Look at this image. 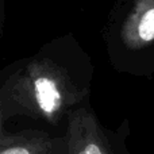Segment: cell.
Returning a JSON list of instances; mask_svg holds the SVG:
<instances>
[{"label": "cell", "instance_id": "3", "mask_svg": "<svg viewBox=\"0 0 154 154\" xmlns=\"http://www.w3.org/2000/svg\"><path fill=\"white\" fill-rule=\"evenodd\" d=\"M125 48L142 50L154 43V0H131L119 26Z\"/></svg>", "mask_w": 154, "mask_h": 154}, {"label": "cell", "instance_id": "5", "mask_svg": "<svg viewBox=\"0 0 154 154\" xmlns=\"http://www.w3.org/2000/svg\"><path fill=\"white\" fill-rule=\"evenodd\" d=\"M4 116H3V111H2V106H0V138L4 134V130H3V123H4Z\"/></svg>", "mask_w": 154, "mask_h": 154}, {"label": "cell", "instance_id": "2", "mask_svg": "<svg viewBox=\"0 0 154 154\" xmlns=\"http://www.w3.org/2000/svg\"><path fill=\"white\" fill-rule=\"evenodd\" d=\"M68 154H114L95 115L76 108L68 115Z\"/></svg>", "mask_w": 154, "mask_h": 154}, {"label": "cell", "instance_id": "4", "mask_svg": "<svg viewBox=\"0 0 154 154\" xmlns=\"http://www.w3.org/2000/svg\"><path fill=\"white\" fill-rule=\"evenodd\" d=\"M0 154H68L65 139L51 138L42 131L3 134Z\"/></svg>", "mask_w": 154, "mask_h": 154}, {"label": "cell", "instance_id": "1", "mask_svg": "<svg viewBox=\"0 0 154 154\" xmlns=\"http://www.w3.org/2000/svg\"><path fill=\"white\" fill-rule=\"evenodd\" d=\"M85 93L53 60L32 58L2 85L0 106L4 119L22 115L57 125Z\"/></svg>", "mask_w": 154, "mask_h": 154}]
</instances>
